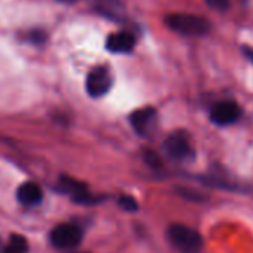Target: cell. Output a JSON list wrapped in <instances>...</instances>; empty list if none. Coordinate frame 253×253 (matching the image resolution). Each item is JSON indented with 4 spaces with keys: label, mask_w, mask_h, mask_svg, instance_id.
I'll list each match as a JSON object with an SVG mask.
<instances>
[{
    "label": "cell",
    "mask_w": 253,
    "mask_h": 253,
    "mask_svg": "<svg viewBox=\"0 0 253 253\" xmlns=\"http://www.w3.org/2000/svg\"><path fill=\"white\" fill-rule=\"evenodd\" d=\"M45 39H46V36H45V33L41 32V30H35V32L30 33V41H32L33 43H43Z\"/></svg>",
    "instance_id": "9a60e30c"
},
{
    "label": "cell",
    "mask_w": 253,
    "mask_h": 253,
    "mask_svg": "<svg viewBox=\"0 0 253 253\" xmlns=\"http://www.w3.org/2000/svg\"><path fill=\"white\" fill-rule=\"evenodd\" d=\"M167 26L185 36H204L210 32V23L206 18L189 14H171L166 18Z\"/></svg>",
    "instance_id": "7a4b0ae2"
},
{
    "label": "cell",
    "mask_w": 253,
    "mask_h": 253,
    "mask_svg": "<svg viewBox=\"0 0 253 253\" xmlns=\"http://www.w3.org/2000/svg\"><path fill=\"white\" fill-rule=\"evenodd\" d=\"M17 198L24 206H36V204H39L42 201L43 192H42V188L38 183L24 182L17 189Z\"/></svg>",
    "instance_id": "30bf717a"
},
{
    "label": "cell",
    "mask_w": 253,
    "mask_h": 253,
    "mask_svg": "<svg viewBox=\"0 0 253 253\" xmlns=\"http://www.w3.org/2000/svg\"><path fill=\"white\" fill-rule=\"evenodd\" d=\"M240 116H241V107L232 100L219 101L210 110L211 122L216 125H220V126H226V125L237 122V119Z\"/></svg>",
    "instance_id": "52a82bcc"
},
{
    "label": "cell",
    "mask_w": 253,
    "mask_h": 253,
    "mask_svg": "<svg viewBox=\"0 0 253 253\" xmlns=\"http://www.w3.org/2000/svg\"><path fill=\"white\" fill-rule=\"evenodd\" d=\"M164 149L173 160L177 161H189L194 158V149L185 131L171 133L164 142Z\"/></svg>",
    "instance_id": "277c9868"
},
{
    "label": "cell",
    "mask_w": 253,
    "mask_h": 253,
    "mask_svg": "<svg viewBox=\"0 0 253 253\" xmlns=\"http://www.w3.org/2000/svg\"><path fill=\"white\" fill-rule=\"evenodd\" d=\"M130 122H131V126L134 128V131L139 136L148 137V136H151V133L154 131L155 125H157V110L154 107L137 109L136 112L131 113Z\"/></svg>",
    "instance_id": "ba28073f"
},
{
    "label": "cell",
    "mask_w": 253,
    "mask_h": 253,
    "mask_svg": "<svg viewBox=\"0 0 253 253\" xmlns=\"http://www.w3.org/2000/svg\"><path fill=\"white\" fill-rule=\"evenodd\" d=\"M51 243L54 247L60 250H72L78 247L82 241V231L79 226L73 223H61L57 225L51 231Z\"/></svg>",
    "instance_id": "3957f363"
},
{
    "label": "cell",
    "mask_w": 253,
    "mask_h": 253,
    "mask_svg": "<svg viewBox=\"0 0 253 253\" xmlns=\"http://www.w3.org/2000/svg\"><path fill=\"white\" fill-rule=\"evenodd\" d=\"M86 92L94 97H103L104 94H107L112 88V75L106 67H95L92 69L88 76H86Z\"/></svg>",
    "instance_id": "8992f818"
},
{
    "label": "cell",
    "mask_w": 253,
    "mask_h": 253,
    "mask_svg": "<svg viewBox=\"0 0 253 253\" xmlns=\"http://www.w3.org/2000/svg\"><path fill=\"white\" fill-rule=\"evenodd\" d=\"M136 39L128 32L112 33L106 41V49L113 54H128L134 49Z\"/></svg>",
    "instance_id": "9c48e42d"
},
{
    "label": "cell",
    "mask_w": 253,
    "mask_h": 253,
    "mask_svg": "<svg viewBox=\"0 0 253 253\" xmlns=\"http://www.w3.org/2000/svg\"><path fill=\"white\" fill-rule=\"evenodd\" d=\"M60 2H64V3H72V2H75V0H60Z\"/></svg>",
    "instance_id": "e0dca14e"
},
{
    "label": "cell",
    "mask_w": 253,
    "mask_h": 253,
    "mask_svg": "<svg viewBox=\"0 0 253 253\" xmlns=\"http://www.w3.org/2000/svg\"><path fill=\"white\" fill-rule=\"evenodd\" d=\"M145 161H146L152 169H155V170L163 169V161H161V158H160L155 152H152V151H145Z\"/></svg>",
    "instance_id": "4fadbf2b"
},
{
    "label": "cell",
    "mask_w": 253,
    "mask_h": 253,
    "mask_svg": "<svg viewBox=\"0 0 253 253\" xmlns=\"http://www.w3.org/2000/svg\"><path fill=\"white\" fill-rule=\"evenodd\" d=\"M243 52H244V55L253 63V49H252V48H243Z\"/></svg>",
    "instance_id": "2e32d148"
},
{
    "label": "cell",
    "mask_w": 253,
    "mask_h": 253,
    "mask_svg": "<svg viewBox=\"0 0 253 253\" xmlns=\"http://www.w3.org/2000/svg\"><path fill=\"white\" fill-rule=\"evenodd\" d=\"M58 186H60V191L70 195V198L78 203V204H86V206H91L94 203L98 201L97 197H94L89 191H88V186L84 183V182H79L73 177H69V176H61L60 177V182H58Z\"/></svg>",
    "instance_id": "5b68a950"
},
{
    "label": "cell",
    "mask_w": 253,
    "mask_h": 253,
    "mask_svg": "<svg viewBox=\"0 0 253 253\" xmlns=\"http://www.w3.org/2000/svg\"><path fill=\"white\" fill-rule=\"evenodd\" d=\"M206 2L211 9L216 11H226L229 6V0H206Z\"/></svg>",
    "instance_id": "5bb4252c"
},
{
    "label": "cell",
    "mask_w": 253,
    "mask_h": 253,
    "mask_svg": "<svg viewBox=\"0 0 253 253\" xmlns=\"http://www.w3.org/2000/svg\"><path fill=\"white\" fill-rule=\"evenodd\" d=\"M167 238L171 246L180 253H200L204 244V240L197 229L179 223L169 228Z\"/></svg>",
    "instance_id": "6da1fadb"
},
{
    "label": "cell",
    "mask_w": 253,
    "mask_h": 253,
    "mask_svg": "<svg viewBox=\"0 0 253 253\" xmlns=\"http://www.w3.org/2000/svg\"><path fill=\"white\" fill-rule=\"evenodd\" d=\"M118 204L121 209L126 210V211H136L139 209V204L136 201V198H133L131 195H121L118 198Z\"/></svg>",
    "instance_id": "7c38bea8"
},
{
    "label": "cell",
    "mask_w": 253,
    "mask_h": 253,
    "mask_svg": "<svg viewBox=\"0 0 253 253\" xmlns=\"http://www.w3.org/2000/svg\"><path fill=\"white\" fill-rule=\"evenodd\" d=\"M3 253H29V243H27L26 237L14 234L9 238Z\"/></svg>",
    "instance_id": "8fae6325"
}]
</instances>
